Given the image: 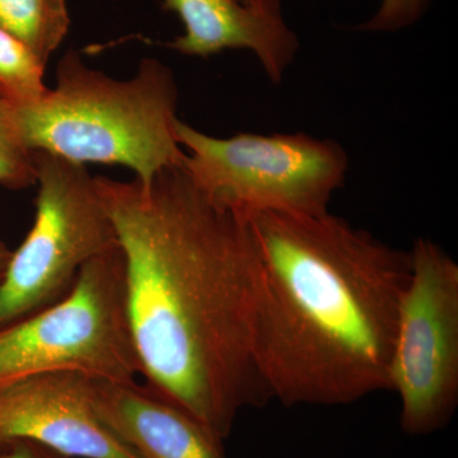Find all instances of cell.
Segmentation results:
<instances>
[{
    "instance_id": "3957f363",
    "label": "cell",
    "mask_w": 458,
    "mask_h": 458,
    "mask_svg": "<svg viewBox=\"0 0 458 458\" xmlns=\"http://www.w3.org/2000/svg\"><path fill=\"white\" fill-rule=\"evenodd\" d=\"M177 105L174 72L161 60L144 57L137 73L122 81L71 50L57 64L55 89L33 106L13 107L31 152L83 165H123L149 185L159 172L185 161Z\"/></svg>"
},
{
    "instance_id": "8992f818",
    "label": "cell",
    "mask_w": 458,
    "mask_h": 458,
    "mask_svg": "<svg viewBox=\"0 0 458 458\" xmlns=\"http://www.w3.org/2000/svg\"><path fill=\"white\" fill-rule=\"evenodd\" d=\"M36 164L35 221L0 282V327L64 298L81 269L119 238L86 165L45 152Z\"/></svg>"
},
{
    "instance_id": "7a4b0ae2",
    "label": "cell",
    "mask_w": 458,
    "mask_h": 458,
    "mask_svg": "<svg viewBox=\"0 0 458 458\" xmlns=\"http://www.w3.org/2000/svg\"><path fill=\"white\" fill-rule=\"evenodd\" d=\"M245 218L255 249L252 352L270 399L335 406L390 390L409 252L330 212Z\"/></svg>"
},
{
    "instance_id": "277c9868",
    "label": "cell",
    "mask_w": 458,
    "mask_h": 458,
    "mask_svg": "<svg viewBox=\"0 0 458 458\" xmlns=\"http://www.w3.org/2000/svg\"><path fill=\"white\" fill-rule=\"evenodd\" d=\"M137 381L122 249L87 262L56 303L0 327V388L41 373Z\"/></svg>"
},
{
    "instance_id": "6da1fadb",
    "label": "cell",
    "mask_w": 458,
    "mask_h": 458,
    "mask_svg": "<svg viewBox=\"0 0 458 458\" xmlns=\"http://www.w3.org/2000/svg\"><path fill=\"white\" fill-rule=\"evenodd\" d=\"M125 264L148 387L225 442L271 400L252 352L255 249L245 216L212 203L183 165L149 185L96 177Z\"/></svg>"
},
{
    "instance_id": "ba28073f",
    "label": "cell",
    "mask_w": 458,
    "mask_h": 458,
    "mask_svg": "<svg viewBox=\"0 0 458 458\" xmlns=\"http://www.w3.org/2000/svg\"><path fill=\"white\" fill-rule=\"evenodd\" d=\"M12 439L65 458H140L99 419L82 373H41L0 388V442Z\"/></svg>"
},
{
    "instance_id": "9a60e30c",
    "label": "cell",
    "mask_w": 458,
    "mask_h": 458,
    "mask_svg": "<svg viewBox=\"0 0 458 458\" xmlns=\"http://www.w3.org/2000/svg\"><path fill=\"white\" fill-rule=\"evenodd\" d=\"M0 458H65L56 452L38 445V443L27 441V439H12V441L0 442Z\"/></svg>"
},
{
    "instance_id": "8fae6325",
    "label": "cell",
    "mask_w": 458,
    "mask_h": 458,
    "mask_svg": "<svg viewBox=\"0 0 458 458\" xmlns=\"http://www.w3.org/2000/svg\"><path fill=\"white\" fill-rule=\"evenodd\" d=\"M71 27L66 0H0V29L47 64Z\"/></svg>"
},
{
    "instance_id": "9c48e42d",
    "label": "cell",
    "mask_w": 458,
    "mask_h": 458,
    "mask_svg": "<svg viewBox=\"0 0 458 458\" xmlns=\"http://www.w3.org/2000/svg\"><path fill=\"white\" fill-rule=\"evenodd\" d=\"M185 32L165 47L188 56L207 57L225 50L251 51L271 83L279 84L300 51V38L286 23L282 0H162Z\"/></svg>"
},
{
    "instance_id": "52a82bcc",
    "label": "cell",
    "mask_w": 458,
    "mask_h": 458,
    "mask_svg": "<svg viewBox=\"0 0 458 458\" xmlns=\"http://www.w3.org/2000/svg\"><path fill=\"white\" fill-rule=\"evenodd\" d=\"M401 298L390 361L400 426L410 436L447 427L458 405V264L441 246L418 238Z\"/></svg>"
},
{
    "instance_id": "5b68a950",
    "label": "cell",
    "mask_w": 458,
    "mask_h": 458,
    "mask_svg": "<svg viewBox=\"0 0 458 458\" xmlns=\"http://www.w3.org/2000/svg\"><path fill=\"white\" fill-rule=\"evenodd\" d=\"M183 168L212 203L241 216H319L345 182L349 158L335 140L306 132L216 138L177 120Z\"/></svg>"
},
{
    "instance_id": "30bf717a",
    "label": "cell",
    "mask_w": 458,
    "mask_h": 458,
    "mask_svg": "<svg viewBox=\"0 0 458 458\" xmlns=\"http://www.w3.org/2000/svg\"><path fill=\"white\" fill-rule=\"evenodd\" d=\"M90 396L99 419L140 458H225L223 442L148 386L90 377Z\"/></svg>"
},
{
    "instance_id": "5bb4252c",
    "label": "cell",
    "mask_w": 458,
    "mask_h": 458,
    "mask_svg": "<svg viewBox=\"0 0 458 458\" xmlns=\"http://www.w3.org/2000/svg\"><path fill=\"white\" fill-rule=\"evenodd\" d=\"M432 3L433 0H381L376 13L357 30L372 33L403 31L417 25Z\"/></svg>"
},
{
    "instance_id": "4fadbf2b",
    "label": "cell",
    "mask_w": 458,
    "mask_h": 458,
    "mask_svg": "<svg viewBox=\"0 0 458 458\" xmlns=\"http://www.w3.org/2000/svg\"><path fill=\"white\" fill-rule=\"evenodd\" d=\"M36 176L35 157L22 140L16 110L0 98V185L26 189L35 185Z\"/></svg>"
},
{
    "instance_id": "e0dca14e",
    "label": "cell",
    "mask_w": 458,
    "mask_h": 458,
    "mask_svg": "<svg viewBox=\"0 0 458 458\" xmlns=\"http://www.w3.org/2000/svg\"><path fill=\"white\" fill-rule=\"evenodd\" d=\"M245 2L247 3V4L254 5L256 4V3L260 2V0H245Z\"/></svg>"
},
{
    "instance_id": "2e32d148",
    "label": "cell",
    "mask_w": 458,
    "mask_h": 458,
    "mask_svg": "<svg viewBox=\"0 0 458 458\" xmlns=\"http://www.w3.org/2000/svg\"><path fill=\"white\" fill-rule=\"evenodd\" d=\"M12 252L13 251H11L8 246L0 241V282H2L5 271H7L8 264L12 258Z\"/></svg>"
},
{
    "instance_id": "7c38bea8",
    "label": "cell",
    "mask_w": 458,
    "mask_h": 458,
    "mask_svg": "<svg viewBox=\"0 0 458 458\" xmlns=\"http://www.w3.org/2000/svg\"><path fill=\"white\" fill-rule=\"evenodd\" d=\"M45 68L27 45L0 29V98L14 107L38 104L50 90Z\"/></svg>"
}]
</instances>
